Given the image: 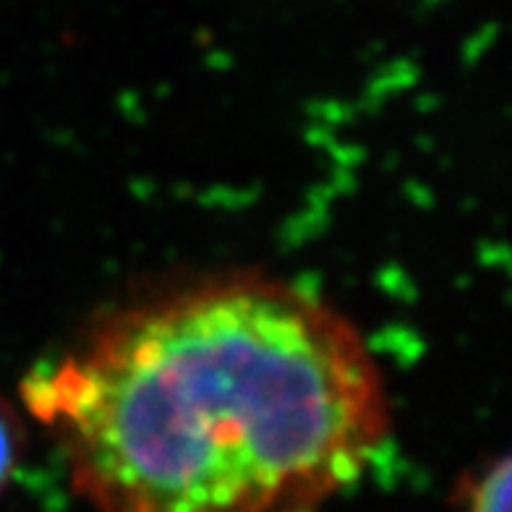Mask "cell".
<instances>
[{
    "mask_svg": "<svg viewBox=\"0 0 512 512\" xmlns=\"http://www.w3.org/2000/svg\"><path fill=\"white\" fill-rule=\"evenodd\" d=\"M21 400L95 512H317L390 437L356 324L262 275L113 311Z\"/></svg>",
    "mask_w": 512,
    "mask_h": 512,
    "instance_id": "obj_1",
    "label": "cell"
},
{
    "mask_svg": "<svg viewBox=\"0 0 512 512\" xmlns=\"http://www.w3.org/2000/svg\"><path fill=\"white\" fill-rule=\"evenodd\" d=\"M510 455L484 460L463 473L450 494L452 512H510L512 499Z\"/></svg>",
    "mask_w": 512,
    "mask_h": 512,
    "instance_id": "obj_2",
    "label": "cell"
},
{
    "mask_svg": "<svg viewBox=\"0 0 512 512\" xmlns=\"http://www.w3.org/2000/svg\"><path fill=\"white\" fill-rule=\"evenodd\" d=\"M24 447H27L24 421H21L14 405L0 395V497L6 494L16 471H19Z\"/></svg>",
    "mask_w": 512,
    "mask_h": 512,
    "instance_id": "obj_3",
    "label": "cell"
}]
</instances>
